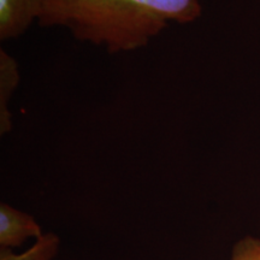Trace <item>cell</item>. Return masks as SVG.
<instances>
[{
    "mask_svg": "<svg viewBox=\"0 0 260 260\" xmlns=\"http://www.w3.org/2000/svg\"><path fill=\"white\" fill-rule=\"evenodd\" d=\"M201 12V0H45L38 23L115 54L147 46L171 23H191Z\"/></svg>",
    "mask_w": 260,
    "mask_h": 260,
    "instance_id": "1",
    "label": "cell"
},
{
    "mask_svg": "<svg viewBox=\"0 0 260 260\" xmlns=\"http://www.w3.org/2000/svg\"><path fill=\"white\" fill-rule=\"evenodd\" d=\"M230 260H260V239L245 236L233 247Z\"/></svg>",
    "mask_w": 260,
    "mask_h": 260,
    "instance_id": "5",
    "label": "cell"
},
{
    "mask_svg": "<svg viewBox=\"0 0 260 260\" xmlns=\"http://www.w3.org/2000/svg\"><path fill=\"white\" fill-rule=\"evenodd\" d=\"M19 83L18 64L4 48L0 50V134L4 135L12 128L9 104Z\"/></svg>",
    "mask_w": 260,
    "mask_h": 260,
    "instance_id": "4",
    "label": "cell"
},
{
    "mask_svg": "<svg viewBox=\"0 0 260 260\" xmlns=\"http://www.w3.org/2000/svg\"><path fill=\"white\" fill-rule=\"evenodd\" d=\"M45 0H0V40L21 37L39 21Z\"/></svg>",
    "mask_w": 260,
    "mask_h": 260,
    "instance_id": "2",
    "label": "cell"
},
{
    "mask_svg": "<svg viewBox=\"0 0 260 260\" xmlns=\"http://www.w3.org/2000/svg\"><path fill=\"white\" fill-rule=\"evenodd\" d=\"M42 229L34 217L15 209L11 205L0 204V246L2 249L16 248L29 239H41Z\"/></svg>",
    "mask_w": 260,
    "mask_h": 260,
    "instance_id": "3",
    "label": "cell"
}]
</instances>
